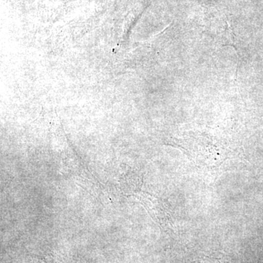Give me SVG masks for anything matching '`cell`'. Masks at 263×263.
Returning a JSON list of instances; mask_svg holds the SVG:
<instances>
[{"instance_id":"1","label":"cell","mask_w":263,"mask_h":263,"mask_svg":"<svg viewBox=\"0 0 263 263\" xmlns=\"http://www.w3.org/2000/svg\"><path fill=\"white\" fill-rule=\"evenodd\" d=\"M198 263H221L219 261L216 260V259H205V260L202 261Z\"/></svg>"}]
</instances>
